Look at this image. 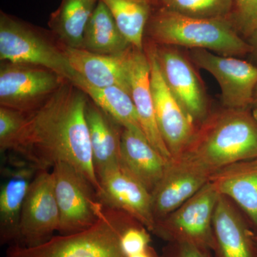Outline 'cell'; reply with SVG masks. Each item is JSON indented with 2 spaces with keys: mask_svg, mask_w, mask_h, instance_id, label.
Listing matches in <instances>:
<instances>
[{
  "mask_svg": "<svg viewBox=\"0 0 257 257\" xmlns=\"http://www.w3.org/2000/svg\"></svg>",
  "mask_w": 257,
  "mask_h": 257,
  "instance_id": "cell-36",
  "label": "cell"
},
{
  "mask_svg": "<svg viewBox=\"0 0 257 257\" xmlns=\"http://www.w3.org/2000/svg\"><path fill=\"white\" fill-rule=\"evenodd\" d=\"M15 168H7L8 180L0 191V242L15 244L18 241L22 210L37 170L15 161Z\"/></svg>",
  "mask_w": 257,
  "mask_h": 257,
  "instance_id": "cell-18",
  "label": "cell"
},
{
  "mask_svg": "<svg viewBox=\"0 0 257 257\" xmlns=\"http://www.w3.org/2000/svg\"><path fill=\"white\" fill-rule=\"evenodd\" d=\"M85 117L96 175L104 169L121 163V135L124 127L89 97Z\"/></svg>",
  "mask_w": 257,
  "mask_h": 257,
  "instance_id": "cell-21",
  "label": "cell"
},
{
  "mask_svg": "<svg viewBox=\"0 0 257 257\" xmlns=\"http://www.w3.org/2000/svg\"><path fill=\"white\" fill-rule=\"evenodd\" d=\"M144 51L150 64V82L157 125L173 160L183 155L188 148L197 133L198 126L166 84L153 42L145 40Z\"/></svg>",
  "mask_w": 257,
  "mask_h": 257,
  "instance_id": "cell-9",
  "label": "cell"
},
{
  "mask_svg": "<svg viewBox=\"0 0 257 257\" xmlns=\"http://www.w3.org/2000/svg\"><path fill=\"white\" fill-rule=\"evenodd\" d=\"M219 194L211 182L168 215L152 231L167 242L188 243L212 251L213 216Z\"/></svg>",
  "mask_w": 257,
  "mask_h": 257,
  "instance_id": "cell-6",
  "label": "cell"
},
{
  "mask_svg": "<svg viewBox=\"0 0 257 257\" xmlns=\"http://www.w3.org/2000/svg\"><path fill=\"white\" fill-rule=\"evenodd\" d=\"M131 48L119 55H99L66 47V55L71 68L86 82L98 87L116 86L130 94L127 58Z\"/></svg>",
  "mask_w": 257,
  "mask_h": 257,
  "instance_id": "cell-17",
  "label": "cell"
},
{
  "mask_svg": "<svg viewBox=\"0 0 257 257\" xmlns=\"http://www.w3.org/2000/svg\"><path fill=\"white\" fill-rule=\"evenodd\" d=\"M110 10L118 28L134 48L143 50L145 30L153 10L150 0H101Z\"/></svg>",
  "mask_w": 257,
  "mask_h": 257,
  "instance_id": "cell-25",
  "label": "cell"
},
{
  "mask_svg": "<svg viewBox=\"0 0 257 257\" xmlns=\"http://www.w3.org/2000/svg\"><path fill=\"white\" fill-rule=\"evenodd\" d=\"M70 82L123 127L144 133L133 99L126 90L116 86L95 87L75 72Z\"/></svg>",
  "mask_w": 257,
  "mask_h": 257,
  "instance_id": "cell-23",
  "label": "cell"
},
{
  "mask_svg": "<svg viewBox=\"0 0 257 257\" xmlns=\"http://www.w3.org/2000/svg\"><path fill=\"white\" fill-rule=\"evenodd\" d=\"M229 20L246 40L257 30V0H234Z\"/></svg>",
  "mask_w": 257,
  "mask_h": 257,
  "instance_id": "cell-28",
  "label": "cell"
},
{
  "mask_svg": "<svg viewBox=\"0 0 257 257\" xmlns=\"http://www.w3.org/2000/svg\"><path fill=\"white\" fill-rule=\"evenodd\" d=\"M99 0H62L50 15L49 30L69 48L82 49L83 37Z\"/></svg>",
  "mask_w": 257,
  "mask_h": 257,
  "instance_id": "cell-22",
  "label": "cell"
},
{
  "mask_svg": "<svg viewBox=\"0 0 257 257\" xmlns=\"http://www.w3.org/2000/svg\"><path fill=\"white\" fill-rule=\"evenodd\" d=\"M150 231L137 222L124 230L121 237V245L126 257L145 251L151 245Z\"/></svg>",
  "mask_w": 257,
  "mask_h": 257,
  "instance_id": "cell-29",
  "label": "cell"
},
{
  "mask_svg": "<svg viewBox=\"0 0 257 257\" xmlns=\"http://www.w3.org/2000/svg\"><path fill=\"white\" fill-rule=\"evenodd\" d=\"M255 241H256V242L257 243V235H255Z\"/></svg>",
  "mask_w": 257,
  "mask_h": 257,
  "instance_id": "cell-34",
  "label": "cell"
},
{
  "mask_svg": "<svg viewBox=\"0 0 257 257\" xmlns=\"http://www.w3.org/2000/svg\"><path fill=\"white\" fill-rule=\"evenodd\" d=\"M209 182L234 201L257 228V157L223 167L210 176Z\"/></svg>",
  "mask_w": 257,
  "mask_h": 257,
  "instance_id": "cell-20",
  "label": "cell"
},
{
  "mask_svg": "<svg viewBox=\"0 0 257 257\" xmlns=\"http://www.w3.org/2000/svg\"><path fill=\"white\" fill-rule=\"evenodd\" d=\"M131 47L110 10L99 0L84 32L82 49L99 55H119Z\"/></svg>",
  "mask_w": 257,
  "mask_h": 257,
  "instance_id": "cell-24",
  "label": "cell"
},
{
  "mask_svg": "<svg viewBox=\"0 0 257 257\" xmlns=\"http://www.w3.org/2000/svg\"><path fill=\"white\" fill-rule=\"evenodd\" d=\"M28 113L0 106V151L10 152Z\"/></svg>",
  "mask_w": 257,
  "mask_h": 257,
  "instance_id": "cell-27",
  "label": "cell"
},
{
  "mask_svg": "<svg viewBox=\"0 0 257 257\" xmlns=\"http://www.w3.org/2000/svg\"><path fill=\"white\" fill-rule=\"evenodd\" d=\"M191 60L215 78L225 109H251L257 85V65L239 57L192 50Z\"/></svg>",
  "mask_w": 257,
  "mask_h": 257,
  "instance_id": "cell-10",
  "label": "cell"
},
{
  "mask_svg": "<svg viewBox=\"0 0 257 257\" xmlns=\"http://www.w3.org/2000/svg\"><path fill=\"white\" fill-rule=\"evenodd\" d=\"M210 176L185 155L171 160L151 193L155 221L168 215L187 202L209 182Z\"/></svg>",
  "mask_w": 257,
  "mask_h": 257,
  "instance_id": "cell-14",
  "label": "cell"
},
{
  "mask_svg": "<svg viewBox=\"0 0 257 257\" xmlns=\"http://www.w3.org/2000/svg\"><path fill=\"white\" fill-rule=\"evenodd\" d=\"M211 250L188 243L168 242L160 257H213Z\"/></svg>",
  "mask_w": 257,
  "mask_h": 257,
  "instance_id": "cell-30",
  "label": "cell"
},
{
  "mask_svg": "<svg viewBox=\"0 0 257 257\" xmlns=\"http://www.w3.org/2000/svg\"><path fill=\"white\" fill-rule=\"evenodd\" d=\"M127 68L130 95L144 133L157 151L167 160H172L157 125L150 82V64L144 50L132 47L128 54Z\"/></svg>",
  "mask_w": 257,
  "mask_h": 257,
  "instance_id": "cell-15",
  "label": "cell"
},
{
  "mask_svg": "<svg viewBox=\"0 0 257 257\" xmlns=\"http://www.w3.org/2000/svg\"><path fill=\"white\" fill-rule=\"evenodd\" d=\"M234 3V0H156L152 7L190 18L229 20Z\"/></svg>",
  "mask_w": 257,
  "mask_h": 257,
  "instance_id": "cell-26",
  "label": "cell"
},
{
  "mask_svg": "<svg viewBox=\"0 0 257 257\" xmlns=\"http://www.w3.org/2000/svg\"><path fill=\"white\" fill-rule=\"evenodd\" d=\"M128 257H160V256H159L156 251H155V250L150 246V247L147 248L145 251Z\"/></svg>",
  "mask_w": 257,
  "mask_h": 257,
  "instance_id": "cell-32",
  "label": "cell"
},
{
  "mask_svg": "<svg viewBox=\"0 0 257 257\" xmlns=\"http://www.w3.org/2000/svg\"><path fill=\"white\" fill-rule=\"evenodd\" d=\"M0 60L40 66L69 81L74 74L67 60L66 47L50 30L3 10L0 12Z\"/></svg>",
  "mask_w": 257,
  "mask_h": 257,
  "instance_id": "cell-5",
  "label": "cell"
},
{
  "mask_svg": "<svg viewBox=\"0 0 257 257\" xmlns=\"http://www.w3.org/2000/svg\"><path fill=\"white\" fill-rule=\"evenodd\" d=\"M60 212L51 170H39L34 177L22 210L18 241L26 247L48 241L58 231Z\"/></svg>",
  "mask_w": 257,
  "mask_h": 257,
  "instance_id": "cell-11",
  "label": "cell"
},
{
  "mask_svg": "<svg viewBox=\"0 0 257 257\" xmlns=\"http://www.w3.org/2000/svg\"><path fill=\"white\" fill-rule=\"evenodd\" d=\"M214 257H257L255 235L229 199L219 194L213 216Z\"/></svg>",
  "mask_w": 257,
  "mask_h": 257,
  "instance_id": "cell-16",
  "label": "cell"
},
{
  "mask_svg": "<svg viewBox=\"0 0 257 257\" xmlns=\"http://www.w3.org/2000/svg\"><path fill=\"white\" fill-rule=\"evenodd\" d=\"M51 172L60 212L58 232L73 234L95 224L101 203L92 184L77 169L64 162L56 164Z\"/></svg>",
  "mask_w": 257,
  "mask_h": 257,
  "instance_id": "cell-7",
  "label": "cell"
},
{
  "mask_svg": "<svg viewBox=\"0 0 257 257\" xmlns=\"http://www.w3.org/2000/svg\"><path fill=\"white\" fill-rule=\"evenodd\" d=\"M251 109H224L198 126L182 155L210 175L231 164L257 157V113Z\"/></svg>",
  "mask_w": 257,
  "mask_h": 257,
  "instance_id": "cell-2",
  "label": "cell"
},
{
  "mask_svg": "<svg viewBox=\"0 0 257 257\" xmlns=\"http://www.w3.org/2000/svg\"><path fill=\"white\" fill-rule=\"evenodd\" d=\"M137 222L126 213L101 204L97 221L91 227L53 236L32 247L10 245L5 257H126L121 248V235Z\"/></svg>",
  "mask_w": 257,
  "mask_h": 257,
  "instance_id": "cell-4",
  "label": "cell"
},
{
  "mask_svg": "<svg viewBox=\"0 0 257 257\" xmlns=\"http://www.w3.org/2000/svg\"><path fill=\"white\" fill-rule=\"evenodd\" d=\"M246 40L251 47L250 55L252 56L253 60L257 65V30L253 32L251 36L248 37Z\"/></svg>",
  "mask_w": 257,
  "mask_h": 257,
  "instance_id": "cell-31",
  "label": "cell"
},
{
  "mask_svg": "<svg viewBox=\"0 0 257 257\" xmlns=\"http://www.w3.org/2000/svg\"><path fill=\"white\" fill-rule=\"evenodd\" d=\"M67 81L40 66L1 62L0 106L30 112L42 106Z\"/></svg>",
  "mask_w": 257,
  "mask_h": 257,
  "instance_id": "cell-8",
  "label": "cell"
},
{
  "mask_svg": "<svg viewBox=\"0 0 257 257\" xmlns=\"http://www.w3.org/2000/svg\"><path fill=\"white\" fill-rule=\"evenodd\" d=\"M170 161L152 147L145 134L131 128H123L121 165L150 193L162 179Z\"/></svg>",
  "mask_w": 257,
  "mask_h": 257,
  "instance_id": "cell-19",
  "label": "cell"
},
{
  "mask_svg": "<svg viewBox=\"0 0 257 257\" xmlns=\"http://www.w3.org/2000/svg\"><path fill=\"white\" fill-rule=\"evenodd\" d=\"M251 109L257 113V85L255 89L254 94H253V99Z\"/></svg>",
  "mask_w": 257,
  "mask_h": 257,
  "instance_id": "cell-33",
  "label": "cell"
},
{
  "mask_svg": "<svg viewBox=\"0 0 257 257\" xmlns=\"http://www.w3.org/2000/svg\"><path fill=\"white\" fill-rule=\"evenodd\" d=\"M146 37L156 45L204 50L229 57H243L251 51L229 19L190 18L165 10H152Z\"/></svg>",
  "mask_w": 257,
  "mask_h": 257,
  "instance_id": "cell-3",
  "label": "cell"
},
{
  "mask_svg": "<svg viewBox=\"0 0 257 257\" xmlns=\"http://www.w3.org/2000/svg\"><path fill=\"white\" fill-rule=\"evenodd\" d=\"M150 1H151L152 4V3H153L154 2L156 1V0H150Z\"/></svg>",
  "mask_w": 257,
  "mask_h": 257,
  "instance_id": "cell-35",
  "label": "cell"
},
{
  "mask_svg": "<svg viewBox=\"0 0 257 257\" xmlns=\"http://www.w3.org/2000/svg\"><path fill=\"white\" fill-rule=\"evenodd\" d=\"M154 45L166 84L189 117L199 126L209 114L204 87L192 64L175 47Z\"/></svg>",
  "mask_w": 257,
  "mask_h": 257,
  "instance_id": "cell-13",
  "label": "cell"
},
{
  "mask_svg": "<svg viewBox=\"0 0 257 257\" xmlns=\"http://www.w3.org/2000/svg\"><path fill=\"white\" fill-rule=\"evenodd\" d=\"M88 96L67 81L42 106L27 114L10 152L35 170L59 162L72 165L100 190L85 117Z\"/></svg>",
  "mask_w": 257,
  "mask_h": 257,
  "instance_id": "cell-1",
  "label": "cell"
},
{
  "mask_svg": "<svg viewBox=\"0 0 257 257\" xmlns=\"http://www.w3.org/2000/svg\"><path fill=\"white\" fill-rule=\"evenodd\" d=\"M100 190L97 197L103 205L126 213L150 232L155 229L151 193L121 163L96 174Z\"/></svg>",
  "mask_w": 257,
  "mask_h": 257,
  "instance_id": "cell-12",
  "label": "cell"
}]
</instances>
